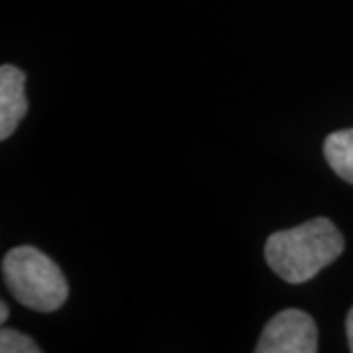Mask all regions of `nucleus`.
<instances>
[{
  "mask_svg": "<svg viewBox=\"0 0 353 353\" xmlns=\"http://www.w3.org/2000/svg\"><path fill=\"white\" fill-rule=\"evenodd\" d=\"M257 353H314L318 352V328L314 318L299 308L275 314L255 345Z\"/></svg>",
  "mask_w": 353,
  "mask_h": 353,
  "instance_id": "7ed1b4c3",
  "label": "nucleus"
},
{
  "mask_svg": "<svg viewBox=\"0 0 353 353\" xmlns=\"http://www.w3.org/2000/svg\"><path fill=\"white\" fill-rule=\"evenodd\" d=\"M6 320H8V304L2 301V303H0V322L4 324Z\"/></svg>",
  "mask_w": 353,
  "mask_h": 353,
  "instance_id": "6e6552de",
  "label": "nucleus"
},
{
  "mask_svg": "<svg viewBox=\"0 0 353 353\" xmlns=\"http://www.w3.org/2000/svg\"><path fill=\"white\" fill-rule=\"evenodd\" d=\"M2 277L14 299L36 312H55L69 296L59 265L34 245H18L6 253Z\"/></svg>",
  "mask_w": 353,
  "mask_h": 353,
  "instance_id": "f03ea898",
  "label": "nucleus"
},
{
  "mask_svg": "<svg viewBox=\"0 0 353 353\" xmlns=\"http://www.w3.org/2000/svg\"><path fill=\"white\" fill-rule=\"evenodd\" d=\"M28 112L26 75L14 65L0 67V139H8Z\"/></svg>",
  "mask_w": 353,
  "mask_h": 353,
  "instance_id": "20e7f679",
  "label": "nucleus"
},
{
  "mask_svg": "<svg viewBox=\"0 0 353 353\" xmlns=\"http://www.w3.org/2000/svg\"><path fill=\"white\" fill-rule=\"evenodd\" d=\"M324 157L336 175L353 185V128L330 134L324 141Z\"/></svg>",
  "mask_w": 353,
  "mask_h": 353,
  "instance_id": "39448f33",
  "label": "nucleus"
},
{
  "mask_svg": "<svg viewBox=\"0 0 353 353\" xmlns=\"http://www.w3.org/2000/svg\"><path fill=\"white\" fill-rule=\"evenodd\" d=\"M0 352L2 353H38L39 345L22 332L12 328L0 330Z\"/></svg>",
  "mask_w": 353,
  "mask_h": 353,
  "instance_id": "423d86ee",
  "label": "nucleus"
},
{
  "mask_svg": "<svg viewBox=\"0 0 353 353\" xmlns=\"http://www.w3.org/2000/svg\"><path fill=\"white\" fill-rule=\"evenodd\" d=\"M343 245V236L332 220L314 218L301 226L271 234L265 241V259L283 281L301 285L334 263Z\"/></svg>",
  "mask_w": 353,
  "mask_h": 353,
  "instance_id": "f257e3e1",
  "label": "nucleus"
},
{
  "mask_svg": "<svg viewBox=\"0 0 353 353\" xmlns=\"http://www.w3.org/2000/svg\"><path fill=\"white\" fill-rule=\"evenodd\" d=\"M345 332H347V341H350V350L353 352V306L345 320Z\"/></svg>",
  "mask_w": 353,
  "mask_h": 353,
  "instance_id": "0eeeda50",
  "label": "nucleus"
}]
</instances>
